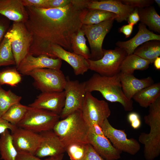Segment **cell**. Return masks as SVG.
Listing matches in <instances>:
<instances>
[{
	"label": "cell",
	"mask_w": 160,
	"mask_h": 160,
	"mask_svg": "<svg viewBox=\"0 0 160 160\" xmlns=\"http://www.w3.org/2000/svg\"><path fill=\"white\" fill-rule=\"evenodd\" d=\"M120 78L123 93L129 100H132L133 96L141 90L154 83L150 76L139 79L133 74L120 72Z\"/></svg>",
	"instance_id": "21"
},
{
	"label": "cell",
	"mask_w": 160,
	"mask_h": 160,
	"mask_svg": "<svg viewBox=\"0 0 160 160\" xmlns=\"http://www.w3.org/2000/svg\"><path fill=\"white\" fill-rule=\"evenodd\" d=\"M0 14L13 22L25 23L28 17L22 0H0Z\"/></svg>",
	"instance_id": "22"
},
{
	"label": "cell",
	"mask_w": 160,
	"mask_h": 160,
	"mask_svg": "<svg viewBox=\"0 0 160 160\" xmlns=\"http://www.w3.org/2000/svg\"><path fill=\"white\" fill-rule=\"evenodd\" d=\"M17 126H14L0 117V135L7 129L12 131Z\"/></svg>",
	"instance_id": "40"
},
{
	"label": "cell",
	"mask_w": 160,
	"mask_h": 160,
	"mask_svg": "<svg viewBox=\"0 0 160 160\" xmlns=\"http://www.w3.org/2000/svg\"><path fill=\"white\" fill-rule=\"evenodd\" d=\"M160 97V83L158 82L141 90L132 98L142 107L147 108Z\"/></svg>",
	"instance_id": "23"
},
{
	"label": "cell",
	"mask_w": 160,
	"mask_h": 160,
	"mask_svg": "<svg viewBox=\"0 0 160 160\" xmlns=\"http://www.w3.org/2000/svg\"><path fill=\"white\" fill-rule=\"evenodd\" d=\"M144 121L150 127L148 133L142 132L139 142L144 145V155L146 160H153L160 154V97L150 105Z\"/></svg>",
	"instance_id": "4"
},
{
	"label": "cell",
	"mask_w": 160,
	"mask_h": 160,
	"mask_svg": "<svg viewBox=\"0 0 160 160\" xmlns=\"http://www.w3.org/2000/svg\"><path fill=\"white\" fill-rule=\"evenodd\" d=\"M11 133L13 145L17 151L35 155L41 140L39 133L17 126Z\"/></svg>",
	"instance_id": "13"
},
{
	"label": "cell",
	"mask_w": 160,
	"mask_h": 160,
	"mask_svg": "<svg viewBox=\"0 0 160 160\" xmlns=\"http://www.w3.org/2000/svg\"><path fill=\"white\" fill-rule=\"evenodd\" d=\"M51 50L56 58L66 61L72 67L76 75H83L89 69L87 59L81 56L67 51L58 45H52Z\"/></svg>",
	"instance_id": "19"
},
{
	"label": "cell",
	"mask_w": 160,
	"mask_h": 160,
	"mask_svg": "<svg viewBox=\"0 0 160 160\" xmlns=\"http://www.w3.org/2000/svg\"><path fill=\"white\" fill-rule=\"evenodd\" d=\"M89 131L95 134L103 136H105L101 127L95 123H91L88 124Z\"/></svg>",
	"instance_id": "42"
},
{
	"label": "cell",
	"mask_w": 160,
	"mask_h": 160,
	"mask_svg": "<svg viewBox=\"0 0 160 160\" xmlns=\"http://www.w3.org/2000/svg\"><path fill=\"white\" fill-rule=\"evenodd\" d=\"M64 91L65 94L64 107L60 116L64 119L75 111L81 110L86 92L85 82L71 80L66 77Z\"/></svg>",
	"instance_id": "11"
},
{
	"label": "cell",
	"mask_w": 160,
	"mask_h": 160,
	"mask_svg": "<svg viewBox=\"0 0 160 160\" xmlns=\"http://www.w3.org/2000/svg\"><path fill=\"white\" fill-rule=\"evenodd\" d=\"M22 1L25 7L48 8V0H22Z\"/></svg>",
	"instance_id": "37"
},
{
	"label": "cell",
	"mask_w": 160,
	"mask_h": 160,
	"mask_svg": "<svg viewBox=\"0 0 160 160\" xmlns=\"http://www.w3.org/2000/svg\"><path fill=\"white\" fill-rule=\"evenodd\" d=\"M71 0H48V8L65 6L71 2Z\"/></svg>",
	"instance_id": "39"
},
{
	"label": "cell",
	"mask_w": 160,
	"mask_h": 160,
	"mask_svg": "<svg viewBox=\"0 0 160 160\" xmlns=\"http://www.w3.org/2000/svg\"><path fill=\"white\" fill-rule=\"evenodd\" d=\"M103 55L97 60L87 59L89 69L100 75L110 76L121 72L122 63L127 55L126 51L118 47L114 49H103Z\"/></svg>",
	"instance_id": "6"
},
{
	"label": "cell",
	"mask_w": 160,
	"mask_h": 160,
	"mask_svg": "<svg viewBox=\"0 0 160 160\" xmlns=\"http://www.w3.org/2000/svg\"><path fill=\"white\" fill-rule=\"evenodd\" d=\"M28 106L20 103L14 104L4 113L1 117L12 125L17 126L25 116Z\"/></svg>",
	"instance_id": "30"
},
{
	"label": "cell",
	"mask_w": 160,
	"mask_h": 160,
	"mask_svg": "<svg viewBox=\"0 0 160 160\" xmlns=\"http://www.w3.org/2000/svg\"><path fill=\"white\" fill-rule=\"evenodd\" d=\"M154 1L158 5V6L160 7V0H154Z\"/></svg>",
	"instance_id": "48"
},
{
	"label": "cell",
	"mask_w": 160,
	"mask_h": 160,
	"mask_svg": "<svg viewBox=\"0 0 160 160\" xmlns=\"http://www.w3.org/2000/svg\"><path fill=\"white\" fill-rule=\"evenodd\" d=\"M117 17L115 14L110 12L87 9L82 15L81 22L82 25H90L97 24L113 18L116 19Z\"/></svg>",
	"instance_id": "27"
},
{
	"label": "cell",
	"mask_w": 160,
	"mask_h": 160,
	"mask_svg": "<svg viewBox=\"0 0 160 160\" xmlns=\"http://www.w3.org/2000/svg\"><path fill=\"white\" fill-rule=\"evenodd\" d=\"M133 26V25L129 24L123 25L119 28V32L123 33L126 38H128L132 32Z\"/></svg>",
	"instance_id": "43"
},
{
	"label": "cell",
	"mask_w": 160,
	"mask_h": 160,
	"mask_svg": "<svg viewBox=\"0 0 160 160\" xmlns=\"http://www.w3.org/2000/svg\"><path fill=\"white\" fill-rule=\"evenodd\" d=\"M21 75L17 68H9L0 71V85L7 84L16 86L22 80Z\"/></svg>",
	"instance_id": "33"
},
{
	"label": "cell",
	"mask_w": 160,
	"mask_h": 160,
	"mask_svg": "<svg viewBox=\"0 0 160 160\" xmlns=\"http://www.w3.org/2000/svg\"><path fill=\"white\" fill-rule=\"evenodd\" d=\"M60 118L59 115L51 111L28 106L25 116L17 126L40 133L52 130Z\"/></svg>",
	"instance_id": "5"
},
{
	"label": "cell",
	"mask_w": 160,
	"mask_h": 160,
	"mask_svg": "<svg viewBox=\"0 0 160 160\" xmlns=\"http://www.w3.org/2000/svg\"><path fill=\"white\" fill-rule=\"evenodd\" d=\"M130 124L132 127L134 129H138L140 127L141 125V122L140 119H138L133 121Z\"/></svg>",
	"instance_id": "46"
},
{
	"label": "cell",
	"mask_w": 160,
	"mask_h": 160,
	"mask_svg": "<svg viewBox=\"0 0 160 160\" xmlns=\"http://www.w3.org/2000/svg\"><path fill=\"white\" fill-rule=\"evenodd\" d=\"M115 19L113 18L96 24L82 25L81 29L87 38L90 48V59L97 60L103 57V42L111 30Z\"/></svg>",
	"instance_id": "8"
},
{
	"label": "cell",
	"mask_w": 160,
	"mask_h": 160,
	"mask_svg": "<svg viewBox=\"0 0 160 160\" xmlns=\"http://www.w3.org/2000/svg\"><path fill=\"white\" fill-rule=\"evenodd\" d=\"M123 4L134 8H144L151 6L154 2L153 0H120Z\"/></svg>",
	"instance_id": "36"
},
{
	"label": "cell",
	"mask_w": 160,
	"mask_h": 160,
	"mask_svg": "<svg viewBox=\"0 0 160 160\" xmlns=\"http://www.w3.org/2000/svg\"><path fill=\"white\" fill-rule=\"evenodd\" d=\"M82 160H105L89 144L88 145L86 154Z\"/></svg>",
	"instance_id": "38"
},
{
	"label": "cell",
	"mask_w": 160,
	"mask_h": 160,
	"mask_svg": "<svg viewBox=\"0 0 160 160\" xmlns=\"http://www.w3.org/2000/svg\"><path fill=\"white\" fill-rule=\"evenodd\" d=\"M39 133L41 140L35 156L39 158L50 157L63 153L66 151L64 145L52 130Z\"/></svg>",
	"instance_id": "16"
},
{
	"label": "cell",
	"mask_w": 160,
	"mask_h": 160,
	"mask_svg": "<svg viewBox=\"0 0 160 160\" xmlns=\"http://www.w3.org/2000/svg\"><path fill=\"white\" fill-rule=\"evenodd\" d=\"M63 156V153L49 157L45 159H41L28 153L19 151H18L16 160H62Z\"/></svg>",
	"instance_id": "35"
},
{
	"label": "cell",
	"mask_w": 160,
	"mask_h": 160,
	"mask_svg": "<svg viewBox=\"0 0 160 160\" xmlns=\"http://www.w3.org/2000/svg\"><path fill=\"white\" fill-rule=\"evenodd\" d=\"M28 76L33 79V85L41 92L64 90L66 79L60 70L36 69L31 72Z\"/></svg>",
	"instance_id": "9"
},
{
	"label": "cell",
	"mask_w": 160,
	"mask_h": 160,
	"mask_svg": "<svg viewBox=\"0 0 160 160\" xmlns=\"http://www.w3.org/2000/svg\"><path fill=\"white\" fill-rule=\"evenodd\" d=\"M8 24L3 20H0V44L3 39L8 28Z\"/></svg>",
	"instance_id": "44"
},
{
	"label": "cell",
	"mask_w": 160,
	"mask_h": 160,
	"mask_svg": "<svg viewBox=\"0 0 160 160\" xmlns=\"http://www.w3.org/2000/svg\"><path fill=\"white\" fill-rule=\"evenodd\" d=\"M82 116L88 124L95 123L101 127L104 121L110 116L111 111L107 102L94 97L87 92L81 109Z\"/></svg>",
	"instance_id": "10"
},
{
	"label": "cell",
	"mask_w": 160,
	"mask_h": 160,
	"mask_svg": "<svg viewBox=\"0 0 160 160\" xmlns=\"http://www.w3.org/2000/svg\"><path fill=\"white\" fill-rule=\"evenodd\" d=\"M139 119H140L139 115L135 112H131L128 115L127 119L130 124Z\"/></svg>",
	"instance_id": "45"
},
{
	"label": "cell",
	"mask_w": 160,
	"mask_h": 160,
	"mask_svg": "<svg viewBox=\"0 0 160 160\" xmlns=\"http://www.w3.org/2000/svg\"><path fill=\"white\" fill-rule=\"evenodd\" d=\"M154 65L155 68L157 69H160V57H157L154 60L153 63Z\"/></svg>",
	"instance_id": "47"
},
{
	"label": "cell",
	"mask_w": 160,
	"mask_h": 160,
	"mask_svg": "<svg viewBox=\"0 0 160 160\" xmlns=\"http://www.w3.org/2000/svg\"><path fill=\"white\" fill-rule=\"evenodd\" d=\"M4 36L8 38L11 43L17 68L29 54L33 41L32 35L24 23L13 22L11 28L6 33Z\"/></svg>",
	"instance_id": "7"
},
{
	"label": "cell",
	"mask_w": 160,
	"mask_h": 160,
	"mask_svg": "<svg viewBox=\"0 0 160 160\" xmlns=\"http://www.w3.org/2000/svg\"><path fill=\"white\" fill-rule=\"evenodd\" d=\"M15 65L11 43L7 38L4 37L0 44V67Z\"/></svg>",
	"instance_id": "32"
},
{
	"label": "cell",
	"mask_w": 160,
	"mask_h": 160,
	"mask_svg": "<svg viewBox=\"0 0 160 160\" xmlns=\"http://www.w3.org/2000/svg\"><path fill=\"white\" fill-rule=\"evenodd\" d=\"M84 34L79 29L72 35L71 40V49L73 52L86 59H90L91 53L86 44Z\"/></svg>",
	"instance_id": "29"
},
{
	"label": "cell",
	"mask_w": 160,
	"mask_h": 160,
	"mask_svg": "<svg viewBox=\"0 0 160 160\" xmlns=\"http://www.w3.org/2000/svg\"><path fill=\"white\" fill-rule=\"evenodd\" d=\"M151 63L133 54L127 55L123 60L121 68V72L124 74H133L135 70H145Z\"/></svg>",
	"instance_id": "26"
},
{
	"label": "cell",
	"mask_w": 160,
	"mask_h": 160,
	"mask_svg": "<svg viewBox=\"0 0 160 160\" xmlns=\"http://www.w3.org/2000/svg\"><path fill=\"white\" fill-rule=\"evenodd\" d=\"M135 8L123 4L120 0H89L87 6L88 9L101 10L115 14L117 17L115 20L119 23L127 21Z\"/></svg>",
	"instance_id": "17"
},
{
	"label": "cell",
	"mask_w": 160,
	"mask_h": 160,
	"mask_svg": "<svg viewBox=\"0 0 160 160\" xmlns=\"http://www.w3.org/2000/svg\"><path fill=\"white\" fill-rule=\"evenodd\" d=\"M52 130L60 138L65 149L72 143H88L89 127L82 116L81 110L77 111L59 120Z\"/></svg>",
	"instance_id": "3"
},
{
	"label": "cell",
	"mask_w": 160,
	"mask_h": 160,
	"mask_svg": "<svg viewBox=\"0 0 160 160\" xmlns=\"http://www.w3.org/2000/svg\"><path fill=\"white\" fill-rule=\"evenodd\" d=\"M120 73L107 76L95 73L85 81V91L91 93L98 91L107 100L119 103L126 111H131L133 109V102L128 99L123 93Z\"/></svg>",
	"instance_id": "2"
},
{
	"label": "cell",
	"mask_w": 160,
	"mask_h": 160,
	"mask_svg": "<svg viewBox=\"0 0 160 160\" xmlns=\"http://www.w3.org/2000/svg\"><path fill=\"white\" fill-rule=\"evenodd\" d=\"M65 102V94L64 90L43 92L28 106L49 111L60 115L64 107Z\"/></svg>",
	"instance_id": "15"
},
{
	"label": "cell",
	"mask_w": 160,
	"mask_h": 160,
	"mask_svg": "<svg viewBox=\"0 0 160 160\" xmlns=\"http://www.w3.org/2000/svg\"><path fill=\"white\" fill-rule=\"evenodd\" d=\"M22 97L9 89L6 91L0 85V117L12 105L20 103Z\"/></svg>",
	"instance_id": "31"
},
{
	"label": "cell",
	"mask_w": 160,
	"mask_h": 160,
	"mask_svg": "<svg viewBox=\"0 0 160 160\" xmlns=\"http://www.w3.org/2000/svg\"><path fill=\"white\" fill-rule=\"evenodd\" d=\"M141 23L153 31L160 33V16L153 6L138 8Z\"/></svg>",
	"instance_id": "24"
},
{
	"label": "cell",
	"mask_w": 160,
	"mask_h": 160,
	"mask_svg": "<svg viewBox=\"0 0 160 160\" xmlns=\"http://www.w3.org/2000/svg\"><path fill=\"white\" fill-rule=\"evenodd\" d=\"M88 143H76L66 148V151L71 160H82L86 154Z\"/></svg>",
	"instance_id": "34"
},
{
	"label": "cell",
	"mask_w": 160,
	"mask_h": 160,
	"mask_svg": "<svg viewBox=\"0 0 160 160\" xmlns=\"http://www.w3.org/2000/svg\"><path fill=\"white\" fill-rule=\"evenodd\" d=\"M130 160H135L131 159H130Z\"/></svg>",
	"instance_id": "49"
},
{
	"label": "cell",
	"mask_w": 160,
	"mask_h": 160,
	"mask_svg": "<svg viewBox=\"0 0 160 160\" xmlns=\"http://www.w3.org/2000/svg\"><path fill=\"white\" fill-rule=\"evenodd\" d=\"M138 28L137 33L133 38L127 41H118L116 43L117 47L124 49L127 55L133 54L137 47L145 42L151 40L160 41V35L148 30L143 24L140 23Z\"/></svg>",
	"instance_id": "20"
},
{
	"label": "cell",
	"mask_w": 160,
	"mask_h": 160,
	"mask_svg": "<svg viewBox=\"0 0 160 160\" xmlns=\"http://www.w3.org/2000/svg\"><path fill=\"white\" fill-rule=\"evenodd\" d=\"M87 141L105 160H116L120 158L122 152L115 148L105 136L96 135L89 130Z\"/></svg>",
	"instance_id": "18"
},
{
	"label": "cell",
	"mask_w": 160,
	"mask_h": 160,
	"mask_svg": "<svg viewBox=\"0 0 160 160\" xmlns=\"http://www.w3.org/2000/svg\"><path fill=\"white\" fill-rule=\"evenodd\" d=\"M133 54L147 60L151 63L160 56V41L151 40L145 42L137 47Z\"/></svg>",
	"instance_id": "25"
},
{
	"label": "cell",
	"mask_w": 160,
	"mask_h": 160,
	"mask_svg": "<svg viewBox=\"0 0 160 160\" xmlns=\"http://www.w3.org/2000/svg\"><path fill=\"white\" fill-rule=\"evenodd\" d=\"M101 127L105 136L113 146L121 152L133 155L140 150V145L136 139L127 138L124 130L115 129L111 124L108 119L104 121Z\"/></svg>",
	"instance_id": "12"
},
{
	"label": "cell",
	"mask_w": 160,
	"mask_h": 160,
	"mask_svg": "<svg viewBox=\"0 0 160 160\" xmlns=\"http://www.w3.org/2000/svg\"><path fill=\"white\" fill-rule=\"evenodd\" d=\"M17 153L13 145L11 132L7 129L0 135V159L3 160H16Z\"/></svg>",
	"instance_id": "28"
},
{
	"label": "cell",
	"mask_w": 160,
	"mask_h": 160,
	"mask_svg": "<svg viewBox=\"0 0 160 160\" xmlns=\"http://www.w3.org/2000/svg\"><path fill=\"white\" fill-rule=\"evenodd\" d=\"M140 21V18L138 14V8H135L134 11L129 16L127 21L128 24L133 25L136 24Z\"/></svg>",
	"instance_id": "41"
},
{
	"label": "cell",
	"mask_w": 160,
	"mask_h": 160,
	"mask_svg": "<svg viewBox=\"0 0 160 160\" xmlns=\"http://www.w3.org/2000/svg\"><path fill=\"white\" fill-rule=\"evenodd\" d=\"M62 60L57 58H53L44 55L35 56L28 54L16 68L21 74L28 76L33 71L43 68L60 70Z\"/></svg>",
	"instance_id": "14"
},
{
	"label": "cell",
	"mask_w": 160,
	"mask_h": 160,
	"mask_svg": "<svg viewBox=\"0 0 160 160\" xmlns=\"http://www.w3.org/2000/svg\"><path fill=\"white\" fill-rule=\"evenodd\" d=\"M25 7L28 17L24 23L33 37L29 54L56 58L51 50L54 45L72 52V36L81 28V18L87 8L77 0L58 8Z\"/></svg>",
	"instance_id": "1"
}]
</instances>
